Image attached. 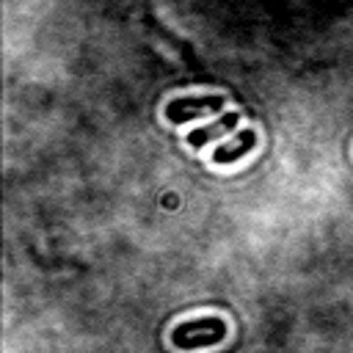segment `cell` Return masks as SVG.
<instances>
[{"label":"cell","instance_id":"obj_1","mask_svg":"<svg viewBox=\"0 0 353 353\" xmlns=\"http://www.w3.org/2000/svg\"><path fill=\"white\" fill-rule=\"evenodd\" d=\"M226 336V323L221 317H201V320H185L174 328L171 339L179 350H196L207 345H218Z\"/></svg>","mask_w":353,"mask_h":353},{"label":"cell","instance_id":"obj_2","mask_svg":"<svg viewBox=\"0 0 353 353\" xmlns=\"http://www.w3.org/2000/svg\"><path fill=\"white\" fill-rule=\"evenodd\" d=\"M226 105L223 94H201V97H176L165 105V119L171 124H185L196 116H207V113H218Z\"/></svg>","mask_w":353,"mask_h":353},{"label":"cell","instance_id":"obj_3","mask_svg":"<svg viewBox=\"0 0 353 353\" xmlns=\"http://www.w3.org/2000/svg\"><path fill=\"white\" fill-rule=\"evenodd\" d=\"M254 146H256V132H254V130H240L229 143H221V146L212 152V163H218V165L237 163V160H240L243 154H248Z\"/></svg>","mask_w":353,"mask_h":353},{"label":"cell","instance_id":"obj_4","mask_svg":"<svg viewBox=\"0 0 353 353\" xmlns=\"http://www.w3.org/2000/svg\"><path fill=\"white\" fill-rule=\"evenodd\" d=\"M237 121H240V113H237V110H229V113H223L221 119H215V121H210V124H204V127L190 130V132H188V143L196 146V149H201L204 143H210V141L221 138L223 132H229Z\"/></svg>","mask_w":353,"mask_h":353}]
</instances>
